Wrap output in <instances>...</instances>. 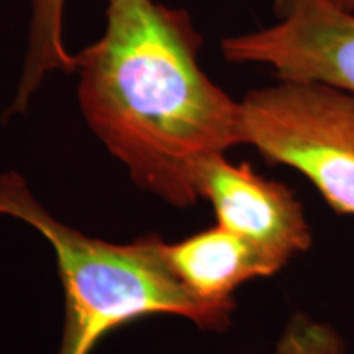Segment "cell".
I'll list each match as a JSON object with an SVG mask.
<instances>
[{
    "label": "cell",
    "mask_w": 354,
    "mask_h": 354,
    "mask_svg": "<svg viewBox=\"0 0 354 354\" xmlns=\"http://www.w3.org/2000/svg\"><path fill=\"white\" fill-rule=\"evenodd\" d=\"M192 17L156 0H105L99 39L74 55L87 127L140 189L196 205V167L245 145L241 102L198 64Z\"/></svg>",
    "instance_id": "cell-1"
},
{
    "label": "cell",
    "mask_w": 354,
    "mask_h": 354,
    "mask_svg": "<svg viewBox=\"0 0 354 354\" xmlns=\"http://www.w3.org/2000/svg\"><path fill=\"white\" fill-rule=\"evenodd\" d=\"M0 214L28 223L55 251L66 302L56 354H91L113 330L149 315L183 317L210 333L232 325V317L185 289L156 234L130 243L87 236L55 218L17 172L0 174Z\"/></svg>",
    "instance_id": "cell-2"
},
{
    "label": "cell",
    "mask_w": 354,
    "mask_h": 354,
    "mask_svg": "<svg viewBox=\"0 0 354 354\" xmlns=\"http://www.w3.org/2000/svg\"><path fill=\"white\" fill-rule=\"evenodd\" d=\"M240 102L245 145L271 165L299 171L331 210L354 216V95L277 81Z\"/></svg>",
    "instance_id": "cell-3"
},
{
    "label": "cell",
    "mask_w": 354,
    "mask_h": 354,
    "mask_svg": "<svg viewBox=\"0 0 354 354\" xmlns=\"http://www.w3.org/2000/svg\"><path fill=\"white\" fill-rule=\"evenodd\" d=\"M276 24L221 39L232 64L264 66L277 81L322 84L354 95V12L328 0H272Z\"/></svg>",
    "instance_id": "cell-4"
},
{
    "label": "cell",
    "mask_w": 354,
    "mask_h": 354,
    "mask_svg": "<svg viewBox=\"0 0 354 354\" xmlns=\"http://www.w3.org/2000/svg\"><path fill=\"white\" fill-rule=\"evenodd\" d=\"M196 187L214 207L216 225L254 246L277 272L312 248V228L294 190L259 176L248 162L207 154L196 167Z\"/></svg>",
    "instance_id": "cell-5"
},
{
    "label": "cell",
    "mask_w": 354,
    "mask_h": 354,
    "mask_svg": "<svg viewBox=\"0 0 354 354\" xmlns=\"http://www.w3.org/2000/svg\"><path fill=\"white\" fill-rule=\"evenodd\" d=\"M167 264L194 297L233 317L238 287L277 274L250 243L227 228L203 230L183 241L166 243Z\"/></svg>",
    "instance_id": "cell-6"
},
{
    "label": "cell",
    "mask_w": 354,
    "mask_h": 354,
    "mask_svg": "<svg viewBox=\"0 0 354 354\" xmlns=\"http://www.w3.org/2000/svg\"><path fill=\"white\" fill-rule=\"evenodd\" d=\"M64 10L66 0H32L28 50L15 100L6 117L25 112L48 74L74 73V55L64 43Z\"/></svg>",
    "instance_id": "cell-7"
},
{
    "label": "cell",
    "mask_w": 354,
    "mask_h": 354,
    "mask_svg": "<svg viewBox=\"0 0 354 354\" xmlns=\"http://www.w3.org/2000/svg\"><path fill=\"white\" fill-rule=\"evenodd\" d=\"M272 354H348V346L333 323L294 312L286 320Z\"/></svg>",
    "instance_id": "cell-8"
},
{
    "label": "cell",
    "mask_w": 354,
    "mask_h": 354,
    "mask_svg": "<svg viewBox=\"0 0 354 354\" xmlns=\"http://www.w3.org/2000/svg\"><path fill=\"white\" fill-rule=\"evenodd\" d=\"M330 3H333V6L343 8V10H348V12H354V0H328Z\"/></svg>",
    "instance_id": "cell-9"
}]
</instances>
